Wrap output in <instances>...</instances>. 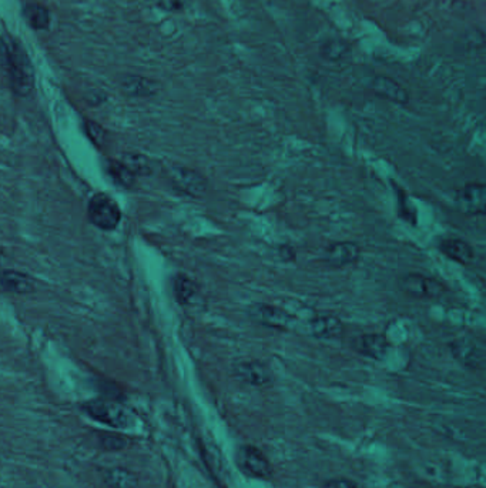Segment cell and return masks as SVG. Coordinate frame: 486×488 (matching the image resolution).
Here are the masks:
<instances>
[{
	"label": "cell",
	"instance_id": "6da1fadb",
	"mask_svg": "<svg viewBox=\"0 0 486 488\" xmlns=\"http://www.w3.org/2000/svg\"><path fill=\"white\" fill-rule=\"evenodd\" d=\"M0 64L11 90L17 96H27L34 87V70L26 50L10 36L0 37Z\"/></svg>",
	"mask_w": 486,
	"mask_h": 488
},
{
	"label": "cell",
	"instance_id": "7a4b0ae2",
	"mask_svg": "<svg viewBox=\"0 0 486 488\" xmlns=\"http://www.w3.org/2000/svg\"><path fill=\"white\" fill-rule=\"evenodd\" d=\"M81 412L90 419L111 429H127L133 424L131 413L116 400H90L81 404Z\"/></svg>",
	"mask_w": 486,
	"mask_h": 488
},
{
	"label": "cell",
	"instance_id": "3957f363",
	"mask_svg": "<svg viewBox=\"0 0 486 488\" xmlns=\"http://www.w3.org/2000/svg\"><path fill=\"white\" fill-rule=\"evenodd\" d=\"M236 464L238 470L255 480H271L274 477V470L264 453L254 446H241L236 454Z\"/></svg>",
	"mask_w": 486,
	"mask_h": 488
},
{
	"label": "cell",
	"instance_id": "277c9868",
	"mask_svg": "<svg viewBox=\"0 0 486 488\" xmlns=\"http://www.w3.org/2000/svg\"><path fill=\"white\" fill-rule=\"evenodd\" d=\"M87 213L90 221L101 230H114L121 219V211L117 203L103 193L90 199Z\"/></svg>",
	"mask_w": 486,
	"mask_h": 488
},
{
	"label": "cell",
	"instance_id": "5b68a950",
	"mask_svg": "<svg viewBox=\"0 0 486 488\" xmlns=\"http://www.w3.org/2000/svg\"><path fill=\"white\" fill-rule=\"evenodd\" d=\"M452 357L468 370H478L484 364L485 352L474 336H461L450 344Z\"/></svg>",
	"mask_w": 486,
	"mask_h": 488
},
{
	"label": "cell",
	"instance_id": "8992f818",
	"mask_svg": "<svg viewBox=\"0 0 486 488\" xmlns=\"http://www.w3.org/2000/svg\"><path fill=\"white\" fill-rule=\"evenodd\" d=\"M398 286L408 296L414 299H425V300L438 299L445 292V287L438 280L428 277V276L417 274V273H410V274L403 276L400 279Z\"/></svg>",
	"mask_w": 486,
	"mask_h": 488
},
{
	"label": "cell",
	"instance_id": "52a82bcc",
	"mask_svg": "<svg viewBox=\"0 0 486 488\" xmlns=\"http://www.w3.org/2000/svg\"><path fill=\"white\" fill-rule=\"evenodd\" d=\"M247 314L254 323L275 330H284L291 323V317L284 310L265 303H254L248 306Z\"/></svg>",
	"mask_w": 486,
	"mask_h": 488
},
{
	"label": "cell",
	"instance_id": "ba28073f",
	"mask_svg": "<svg viewBox=\"0 0 486 488\" xmlns=\"http://www.w3.org/2000/svg\"><path fill=\"white\" fill-rule=\"evenodd\" d=\"M170 180L178 191L191 197H200L207 190V180L186 167H174L170 173Z\"/></svg>",
	"mask_w": 486,
	"mask_h": 488
},
{
	"label": "cell",
	"instance_id": "9c48e42d",
	"mask_svg": "<svg viewBox=\"0 0 486 488\" xmlns=\"http://www.w3.org/2000/svg\"><path fill=\"white\" fill-rule=\"evenodd\" d=\"M486 187L484 184H468L457 194V207L468 216L485 213Z\"/></svg>",
	"mask_w": 486,
	"mask_h": 488
},
{
	"label": "cell",
	"instance_id": "30bf717a",
	"mask_svg": "<svg viewBox=\"0 0 486 488\" xmlns=\"http://www.w3.org/2000/svg\"><path fill=\"white\" fill-rule=\"evenodd\" d=\"M234 374L244 383L261 387L273 383V372L263 362H243L234 366Z\"/></svg>",
	"mask_w": 486,
	"mask_h": 488
},
{
	"label": "cell",
	"instance_id": "8fae6325",
	"mask_svg": "<svg viewBox=\"0 0 486 488\" xmlns=\"http://www.w3.org/2000/svg\"><path fill=\"white\" fill-rule=\"evenodd\" d=\"M361 257V249L355 241L333 243L324 253V262L330 267H344L355 263Z\"/></svg>",
	"mask_w": 486,
	"mask_h": 488
},
{
	"label": "cell",
	"instance_id": "7c38bea8",
	"mask_svg": "<svg viewBox=\"0 0 486 488\" xmlns=\"http://www.w3.org/2000/svg\"><path fill=\"white\" fill-rule=\"evenodd\" d=\"M353 347L364 357L373 360H384L390 350V343L383 334H363L353 342Z\"/></svg>",
	"mask_w": 486,
	"mask_h": 488
},
{
	"label": "cell",
	"instance_id": "4fadbf2b",
	"mask_svg": "<svg viewBox=\"0 0 486 488\" xmlns=\"http://www.w3.org/2000/svg\"><path fill=\"white\" fill-rule=\"evenodd\" d=\"M308 329L313 337L321 340H331L341 337L344 332V324L338 317L333 314H318L310 320Z\"/></svg>",
	"mask_w": 486,
	"mask_h": 488
},
{
	"label": "cell",
	"instance_id": "5bb4252c",
	"mask_svg": "<svg viewBox=\"0 0 486 488\" xmlns=\"http://www.w3.org/2000/svg\"><path fill=\"white\" fill-rule=\"evenodd\" d=\"M373 90L378 97L387 99L397 104H407L410 100L408 91L400 83L385 76H377L374 79Z\"/></svg>",
	"mask_w": 486,
	"mask_h": 488
},
{
	"label": "cell",
	"instance_id": "9a60e30c",
	"mask_svg": "<svg viewBox=\"0 0 486 488\" xmlns=\"http://www.w3.org/2000/svg\"><path fill=\"white\" fill-rule=\"evenodd\" d=\"M440 250L451 260L468 264L474 259V249L470 243L461 239H447L440 243Z\"/></svg>",
	"mask_w": 486,
	"mask_h": 488
},
{
	"label": "cell",
	"instance_id": "2e32d148",
	"mask_svg": "<svg viewBox=\"0 0 486 488\" xmlns=\"http://www.w3.org/2000/svg\"><path fill=\"white\" fill-rule=\"evenodd\" d=\"M0 289L17 294L30 293L34 289V283L31 277L14 272V270H1L0 272Z\"/></svg>",
	"mask_w": 486,
	"mask_h": 488
},
{
	"label": "cell",
	"instance_id": "e0dca14e",
	"mask_svg": "<svg viewBox=\"0 0 486 488\" xmlns=\"http://www.w3.org/2000/svg\"><path fill=\"white\" fill-rule=\"evenodd\" d=\"M103 480L106 486L110 488H136L137 487V479L136 476L120 467L106 469L103 473Z\"/></svg>",
	"mask_w": 486,
	"mask_h": 488
},
{
	"label": "cell",
	"instance_id": "ac0fdd59",
	"mask_svg": "<svg viewBox=\"0 0 486 488\" xmlns=\"http://www.w3.org/2000/svg\"><path fill=\"white\" fill-rule=\"evenodd\" d=\"M23 17L27 21V24L34 30H46L50 24L49 10L37 3L26 4L23 9Z\"/></svg>",
	"mask_w": 486,
	"mask_h": 488
},
{
	"label": "cell",
	"instance_id": "d6986e66",
	"mask_svg": "<svg viewBox=\"0 0 486 488\" xmlns=\"http://www.w3.org/2000/svg\"><path fill=\"white\" fill-rule=\"evenodd\" d=\"M106 171L114 183L124 189H130L136 181V174L124 163L108 161L106 166Z\"/></svg>",
	"mask_w": 486,
	"mask_h": 488
},
{
	"label": "cell",
	"instance_id": "ffe728a7",
	"mask_svg": "<svg viewBox=\"0 0 486 488\" xmlns=\"http://www.w3.org/2000/svg\"><path fill=\"white\" fill-rule=\"evenodd\" d=\"M197 293V286L186 276H177L174 279V294L178 303L187 304Z\"/></svg>",
	"mask_w": 486,
	"mask_h": 488
},
{
	"label": "cell",
	"instance_id": "44dd1931",
	"mask_svg": "<svg viewBox=\"0 0 486 488\" xmlns=\"http://www.w3.org/2000/svg\"><path fill=\"white\" fill-rule=\"evenodd\" d=\"M123 87L128 94H133V96H150L154 93L153 83L144 77H137V76L128 77L124 81Z\"/></svg>",
	"mask_w": 486,
	"mask_h": 488
},
{
	"label": "cell",
	"instance_id": "7402d4cb",
	"mask_svg": "<svg viewBox=\"0 0 486 488\" xmlns=\"http://www.w3.org/2000/svg\"><path fill=\"white\" fill-rule=\"evenodd\" d=\"M98 444L106 452H120L127 447V439L120 434H101Z\"/></svg>",
	"mask_w": 486,
	"mask_h": 488
},
{
	"label": "cell",
	"instance_id": "603a6c76",
	"mask_svg": "<svg viewBox=\"0 0 486 488\" xmlns=\"http://www.w3.org/2000/svg\"><path fill=\"white\" fill-rule=\"evenodd\" d=\"M397 193H398V213L400 216L407 220L408 223L411 224H415L417 223V211L414 210V207L411 206L408 197L405 196V193L400 189H395Z\"/></svg>",
	"mask_w": 486,
	"mask_h": 488
},
{
	"label": "cell",
	"instance_id": "cb8c5ba5",
	"mask_svg": "<svg viewBox=\"0 0 486 488\" xmlns=\"http://www.w3.org/2000/svg\"><path fill=\"white\" fill-rule=\"evenodd\" d=\"M84 130H86V134L90 137V140H91L94 144L100 146V144L104 141V137H106V136H104V130H103L97 123L86 120V121H84Z\"/></svg>",
	"mask_w": 486,
	"mask_h": 488
},
{
	"label": "cell",
	"instance_id": "d4e9b609",
	"mask_svg": "<svg viewBox=\"0 0 486 488\" xmlns=\"http://www.w3.org/2000/svg\"><path fill=\"white\" fill-rule=\"evenodd\" d=\"M156 4L166 11H181L187 7L188 0H154Z\"/></svg>",
	"mask_w": 486,
	"mask_h": 488
},
{
	"label": "cell",
	"instance_id": "484cf974",
	"mask_svg": "<svg viewBox=\"0 0 486 488\" xmlns=\"http://www.w3.org/2000/svg\"><path fill=\"white\" fill-rule=\"evenodd\" d=\"M324 488H361L355 482L348 480V479H334V480H328Z\"/></svg>",
	"mask_w": 486,
	"mask_h": 488
},
{
	"label": "cell",
	"instance_id": "4316f807",
	"mask_svg": "<svg viewBox=\"0 0 486 488\" xmlns=\"http://www.w3.org/2000/svg\"><path fill=\"white\" fill-rule=\"evenodd\" d=\"M294 250L290 247V246H281L280 247V257L283 259V260H294Z\"/></svg>",
	"mask_w": 486,
	"mask_h": 488
}]
</instances>
